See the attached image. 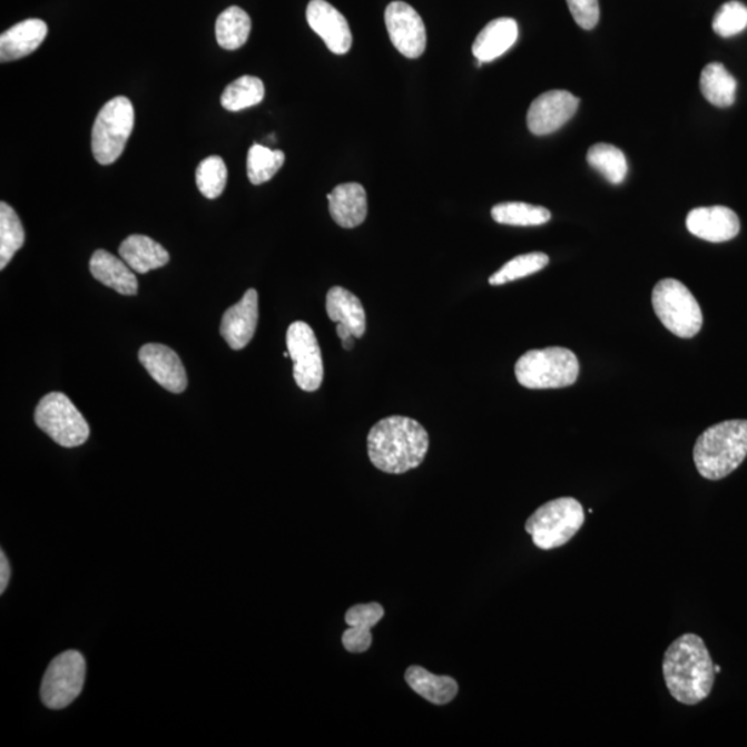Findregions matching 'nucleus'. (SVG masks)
<instances>
[{
  "instance_id": "1",
  "label": "nucleus",
  "mask_w": 747,
  "mask_h": 747,
  "mask_svg": "<svg viewBox=\"0 0 747 747\" xmlns=\"http://www.w3.org/2000/svg\"><path fill=\"white\" fill-rule=\"evenodd\" d=\"M666 687L682 705L695 706L709 697L716 671L709 649L697 635H684L671 642L664 658Z\"/></svg>"
},
{
  "instance_id": "2",
  "label": "nucleus",
  "mask_w": 747,
  "mask_h": 747,
  "mask_svg": "<svg viewBox=\"0 0 747 747\" xmlns=\"http://www.w3.org/2000/svg\"><path fill=\"white\" fill-rule=\"evenodd\" d=\"M367 449L375 468L399 475L422 464L430 449V435L419 421L392 415L372 427Z\"/></svg>"
},
{
  "instance_id": "3",
  "label": "nucleus",
  "mask_w": 747,
  "mask_h": 747,
  "mask_svg": "<svg viewBox=\"0 0 747 747\" xmlns=\"http://www.w3.org/2000/svg\"><path fill=\"white\" fill-rule=\"evenodd\" d=\"M747 458V420H729L707 427L694 448L700 475L709 481L731 475Z\"/></svg>"
},
{
  "instance_id": "4",
  "label": "nucleus",
  "mask_w": 747,
  "mask_h": 747,
  "mask_svg": "<svg viewBox=\"0 0 747 747\" xmlns=\"http://www.w3.org/2000/svg\"><path fill=\"white\" fill-rule=\"evenodd\" d=\"M579 373L574 353L557 346L529 351L515 364L517 380L528 390H560L573 385Z\"/></svg>"
},
{
  "instance_id": "5",
  "label": "nucleus",
  "mask_w": 747,
  "mask_h": 747,
  "mask_svg": "<svg viewBox=\"0 0 747 747\" xmlns=\"http://www.w3.org/2000/svg\"><path fill=\"white\" fill-rule=\"evenodd\" d=\"M584 522L583 505L573 498H561L539 507L529 517L524 529L532 535L535 547L550 551L569 543Z\"/></svg>"
},
{
  "instance_id": "6",
  "label": "nucleus",
  "mask_w": 747,
  "mask_h": 747,
  "mask_svg": "<svg viewBox=\"0 0 747 747\" xmlns=\"http://www.w3.org/2000/svg\"><path fill=\"white\" fill-rule=\"evenodd\" d=\"M652 305L661 324L680 338H694L704 326L697 298L687 285L675 278H665L655 285Z\"/></svg>"
},
{
  "instance_id": "7",
  "label": "nucleus",
  "mask_w": 747,
  "mask_h": 747,
  "mask_svg": "<svg viewBox=\"0 0 747 747\" xmlns=\"http://www.w3.org/2000/svg\"><path fill=\"white\" fill-rule=\"evenodd\" d=\"M135 110L125 96L114 97L102 106L92 130V153L100 165H111L122 156L132 135Z\"/></svg>"
},
{
  "instance_id": "8",
  "label": "nucleus",
  "mask_w": 747,
  "mask_h": 747,
  "mask_svg": "<svg viewBox=\"0 0 747 747\" xmlns=\"http://www.w3.org/2000/svg\"><path fill=\"white\" fill-rule=\"evenodd\" d=\"M36 422L62 448L81 446L89 438V425L65 393L53 392L43 396L36 410Z\"/></svg>"
},
{
  "instance_id": "9",
  "label": "nucleus",
  "mask_w": 747,
  "mask_h": 747,
  "mask_svg": "<svg viewBox=\"0 0 747 747\" xmlns=\"http://www.w3.org/2000/svg\"><path fill=\"white\" fill-rule=\"evenodd\" d=\"M87 675V664L78 651L60 653L50 661L45 672L41 698L49 709L60 710L70 706L81 695Z\"/></svg>"
},
{
  "instance_id": "10",
  "label": "nucleus",
  "mask_w": 747,
  "mask_h": 747,
  "mask_svg": "<svg viewBox=\"0 0 747 747\" xmlns=\"http://www.w3.org/2000/svg\"><path fill=\"white\" fill-rule=\"evenodd\" d=\"M287 351L294 362L296 385L305 392L317 391L323 384L324 366L321 346L309 324H291L287 331Z\"/></svg>"
},
{
  "instance_id": "11",
  "label": "nucleus",
  "mask_w": 747,
  "mask_h": 747,
  "mask_svg": "<svg viewBox=\"0 0 747 747\" xmlns=\"http://www.w3.org/2000/svg\"><path fill=\"white\" fill-rule=\"evenodd\" d=\"M385 24L393 47L407 59H419L426 48L424 21L412 6L392 2L385 10Z\"/></svg>"
},
{
  "instance_id": "12",
  "label": "nucleus",
  "mask_w": 747,
  "mask_h": 747,
  "mask_svg": "<svg viewBox=\"0 0 747 747\" xmlns=\"http://www.w3.org/2000/svg\"><path fill=\"white\" fill-rule=\"evenodd\" d=\"M580 100L567 90L540 95L528 111V128L535 136L557 132L578 111Z\"/></svg>"
},
{
  "instance_id": "13",
  "label": "nucleus",
  "mask_w": 747,
  "mask_h": 747,
  "mask_svg": "<svg viewBox=\"0 0 747 747\" xmlns=\"http://www.w3.org/2000/svg\"><path fill=\"white\" fill-rule=\"evenodd\" d=\"M306 20L334 55H346L351 50L353 37L350 24L338 10L326 0H311L306 9Z\"/></svg>"
},
{
  "instance_id": "14",
  "label": "nucleus",
  "mask_w": 747,
  "mask_h": 747,
  "mask_svg": "<svg viewBox=\"0 0 747 747\" xmlns=\"http://www.w3.org/2000/svg\"><path fill=\"white\" fill-rule=\"evenodd\" d=\"M259 318V298L256 289L250 288L238 304L225 312L220 324V335L233 351H242L254 338Z\"/></svg>"
},
{
  "instance_id": "15",
  "label": "nucleus",
  "mask_w": 747,
  "mask_h": 747,
  "mask_svg": "<svg viewBox=\"0 0 747 747\" xmlns=\"http://www.w3.org/2000/svg\"><path fill=\"white\" fill-rule=\"evenodd\" d=\"M139 361L147 373L165 390L181 393L187 387V375L178 353L161 344H147L139 352Z\"/></svg>"
},
{
  "instance_id": "16",
  "label": "nucleus",
  "mask_w": 747,
  "mask_h": 747,
  "mask_svg": "<svg viewBox=\"0 0 747 747\" xmlns=\"http://www.w3.org/2000/svg\"><path fill=\"white\" fill-rule=\"evenodd\" d=\"M687 229L709 243H726L738 236L740 222L733 209L716 205L692 209L687 216Z\"/></svg>"
},
{
  "instance_id": "17",
  "label": "nucleus",
  "mask_w": 747,
  "mask_h": 747,
  "mask_svg": "<svg viewBox=\"0 0 747 747\" xmlns=\"http://www.w3.org/2000/svg\"><path fill=\"white\" fill-rule=\"evenodd\" d=\"M330 214L336 225L344 229H355L367 218L366 188L358 184L336 186L327 196Z\"/></svg>"
},
{
  "instance_id": "18",
  "label": "nucleus",
  "mask_w": 747,
  "mask_h": 747,
  "mask_svg": "<svg viewBox=\"0 0 747 747\" xmlns=\"http://www.w3.org/2000/svg\"><path fill=\"white\" fill-rule=\"evenodd\" d=\"M518 22L509 17L490 21L483 28L472 45V53L476 57L478 66L490 62L503 56L518 41Z\"/></svg>"
},
{
  "instance_id": "19",
  "label": "nucleus",
  "mask_w": 747,
  "mask_h": 747,
  "mask_svg": "<svg viewBox=\"0 0 747 747\" xmlns=\"http://www.w3.org/2000/svg\"><path fill=\"white\" fill-rule=\"evenodd\" d=\"M384 615V608L376 602L361 603L347 610L345 621L350 629L342 636L346 651L352 653L368 651L373 643L372 629Z\"/></svg>"
},
{
  "instance_id": "20",
  "label": "nucleus",
  "mask_w": 747,
  "mask_h": 747,
  "mask_svg": "<svg viewBox=\"0 0 747 747\" xmlns=\"http://www.w3.org/2000/svg\"><path fill=\"white\" fill-rule=\"evenodd\" d=\"M48 36L47 22L30 19L19 22L0 37V61H13L33 53Z\"/></svg>"
},
{
  "instance_id": "21",
  "label": "nucleus",
  "mask_w": 747,
  "mask_h": 747,
  "mask_svg": "<svg viewBox=\"0 0 747 747\" xmlns=\"http://www.w3.org/2000/svg\"><path fill=\"white\" fill-rule=\"evenodd\" d=\"M90 273L97 282L116 289L121 295H136L139 291L138 278L122 258L99 249L90 259Z\"/></svg>"
},
{
  "instance_id": "22",
  "label": "nucleus",
  "mask_w": 747,
  "mask_h": 747,
  "mask_svg": "<svg viewBox=\"0 0 747 747\" xmlns=\"http://www.w3.org/2000/svg\"><path fill=\"white\" fill-rule=\"evenodd\" d=\"M119 255L127 262L130 269L140 275L159 269L169 262L168 250L161 244L154 242L150 237L140 236V234H134L124 239L119 247Z\"/></svg>"
},
{
  "instance_id": "23",
  "label": "nucleus",
  "mask_w": 747,
  "mask_h": 747,
  "mask_svg": "<svg viewBox=\"0 0 747 747\" xmlns=\"http://www.w3.org/2000/svg\"><path fill=\"white\" fill-rule=\"evenodd\" d=\"M326 309L330 321L344 324L355 338H362L366 333V312H364L361 299L351 291L342 287L331 288L327 294Z\"/></svg>"
},
{
  "instance_id": "24",
  "label": "nucleus",
  "mask_w": 747,
  "mask_h": 747,
  "mask_svg": "<svg viewBox=\"0 0 747 747\" xmlns=\"http://www.w3.org/2000/svg\"><path fill=\"white\" fill-rule=\"evenodd\" d=\"M404 678L414 692L433 705H448L459 694V684L454 678L432 675L424 667H409Z\"/></svg>"
},
{
  "instance_id": "25",
  "label": "nucleus",
  "mask_w": 747,
  "mask_h": 747,
  "mask_svg": "<svg viewBox=\"0 0 747 747\" xmlns=\"http://www.w3.org/2000/svg\"><path fill=\"white\" fill-rule=\"evenodd\" d=\"M737 81L720 62L706 66L700 76V90L705 99L716 107H729L737 97Z\"/></svg>"
},
{
  "instance_id": "26",
  "label": "nucleus",
  "mask_w": 747,
  "mask_h": 747,
  "mask_svg": "<svg viewBox=\"0 0 747 747\" xmlns=\"http://www.w3.org/2000/svg\"><path fill=\"white\" fill-rule=\"evenodd\" d=\"M250 27L249 16L238 6H232L218 17L215 26L216 39L220 48L226 50H237L247 43Z\"/></svg>"
},
{
  "instance_id": "27",
  "label": "nucleus",
  "mask_w": 747,
  "mask_h": 747,
  "mask_svg": "<svg viewBox=\"0 0 747 747\" xmlns=\"http://www.w3.org/2000/svg\"><path fill=\"white\" fill-rule=\"evenodd\" d=\"M587 161L612 185L623 184L629 173L625 153L607 142L592 146L587 154Z\"/></svg>"
},
{
  "instance_id": "28",
  "label": "nucleus",
  "mask_w": 747,
  "mask_h": 747,
  "mask_svg": "<svg viewBox=\"0 0 747 747\" xmlns=\"http://www.w3.org/2000/svg\"><path fill=\"white\" fill-rule=\"evenodd\" d=\"M26 242V232L19 215L9 204H0V269L10 264Z\"/></svg>"
},
{
  "instance_id": "29",
  "label": "nucleus",
  "mask_w": 747,
  "mask_h": 747,
  "mask_svg": "<svg viewBox=\"0 0 747 747\" xmlns=\"http://www.w3.org/2000/svg\"><path fill=\"white\" fill-rule=\"evenodd\" d=\"M492 218L507 226H541L551 219V213L543 207L527 203H503L494 205Z\"/></svg>"
},
{
  "instance_id": "30",
  "label": "nucleus",
  "mask_w": 747,
  "mask_h": 747,
  "mask_svg": "<svg viewBox=\"0 0 747 747\" xmlns=\"http://www.w3.org/2000/svg\"><path fill=\"white\" fill-rule=\"evenodd\" d=\"M265 99V85L259 78L244 76L232 82L220 97V102L227 111H242L245 108L259 105Z\"/></svg>"
},
{
  "instance_id": "31",
  "label": "nucleus",
  "mask_w": 747,
  "mask_h": 747,
  "mask_svg": "<svg viewBox=\"0 0 747 747\" xmlns=\"http://www.w3.org/2000/svg\"><path fill=\"white\" fill-rule=\"evenodd\" d=\"M285 154L282 150H271L265 146L254 145L249 148L247 158V174L250 184L264 185L283 167Z\"/></svg>"
},
{
  "instance_id": "32",
  "label": "nucleus",
  "mask_w": 747,
  "mask_h": 747,
  "mask_svg": "<svg viewBox=\"0 0 747 747\" xmlns=\"http://www.w3.org/2000/svg\"><path fill=\"white\" fill-rule=\"evenodd\" d=\"M550 264V258L543 253H530L519 255L517 258L507 262L500 271L495 272L489 278L490 285H503L523 277L532 276L534 273L543 271Z\"/></svg>"
},
{
  "instance_id": "33",
  "label": "nucleus",
  "mask_w": 747,
  "mask_h": 747,
  "mask_svg": "<svg viewBox=\"0 0 747 747\" xmlns=\"http://www.w3.org/2000/svg\"><path fill=\"white\" fill-rule=\"evenodd\" d=\"M196 181L204 197L209 199L220 197L227 184V168L224 159L218 156L205 158L198 165Z\"/></svg>"
},
{
  "instance_id": "34",
  "label": "nucleus",
  "mask_w": 747,
  "mask_h": 747,
  "mask_svg": "<svg viewBox=\"0 0 747 747\" xmlns=\"http://www.w3.org/2000/svg\"><path fill=\"white\" fill-rule=\"evenodd\" d=\"M747 28V8L744 3L731 0L724 3L712 20V30L721 38H731Z\"/></svg>"
},
{
  "instance_id": "35",
  "label": "nucleus",
  "mask_w": 747,
  "mask_h": 747,
  "mask_svg": "<svg viewBox=\"0 0 747 747\" xmlns=\"http://www.w3.org/2000/svg\"><path fill=\"white\" fill-rule=\"evenodd\" d=\"M573 20L583 30H592L600 21V3L598 0H567Z\"/></svg>"
},
{
  "instance_id": "36",
  "label": "nucleus",
  "mask_w": 747,
  "mask_h": 747,
  "mask_svg": "<svg viewBox=\"0 0 747 747\" xmlns=\"http://www.w3.org/2000/svg\"><path fill=\"white\" fill-rule=\"evenodd\" d=\"M10 574L11 570L8 557H6L4 551H0V592L2 594L8 589Z\"/></svg>"
},
{
  "instance_id": "37",
  "label": "nucleus",
  "mask_w": 747,
  "mask_h": 747,
  "mask_svg": "<svg viewBox=\"0 0 747 747\" xmlns=\"http://www.w3.org/2000/svg\"><path fill=\"white\" fill-rule=\"evenodd\" d=\"M336 334H338L341 342L355 338L351 333V330L344 326V324H338V326H336Z\"/></svg>"
},
{
  "instance_id": "38",
  "label": "nucleus",
  "mask_w": 747,
  "mask_h": 747,
  "mask_svg": "<svg viewBox=\"0 0 747 747\" xmlns=\"http://www.w3.org/2000/svg\"><path fill=\"white\" fill-rule=\"evenodd\" d=\"M342 346H344L345 351H352L353 346H355V338H351V340L342 342Z\"/></svg>"
},
{
  "instance_id": "39",
  "label": "nucleus",
  "mask_w": 747,
  "mask_h": 747,
  "mask_svg": "<svg viewBox=\"0 0 747 747\" xmlns=\"http://www.w3.org/2000/svg\"><path fill=\"white\" fill-rule=\"evenodd\" d=\"M715 671H716V675H718V672H721V667L715 665Z\"/></svg>"
}]
</instances>
